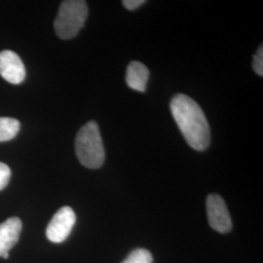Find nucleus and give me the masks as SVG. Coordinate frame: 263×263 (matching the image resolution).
<instances>
[{"label": "nucleus", "mask_w": 263, "mask_h": 263, "mask_svg": "<svg viewBox=\"0 0 263 263\" xmlns=\"http://www.w3.org/2000/svg\"><path fill=\"white\" fill-rule=\"evenodd\" d=\"M149 78V70L141 62L134 61L129 64L126 72V83L135 91L145 92Z\"/></svg>", "instance_id": "6e6552de"}, {"label": "nucleus", "mask_w": 263, "mask_h": 263, "mask_svg": "<svg viewBox=\"0 0 263 263\" xmlns=\"http://www.w3.org/2000/svg\"><path fill=\"white\" fill-rule=\"evenodd\" d=\"M76 221V213L71 208H61L48 224L46 236L49 241L53 243L64 242L70 234Z\"/></svg>", "instance_id": "20e7f679"}, {"label": "nucleus", "mask_w": 263, "mask_h": 263, "mask_svg": "<svg viewBox=\"0 0 263 263\" xmlns=\"http://www.w3.org/2000/svg\"><path fill=\"white\" fill-rule=\"evenodd\" d=\"M152 254L145 249L133 251L122 263H152Z\"/></svg>", "instance_id": "9d476101"}, {"label": "nucleus", "mask_w": 263, "mask_h": 263, "mask_svg": "<svg viewBox=\"0 0 263 263\" xmlns=\"http://www.w3.org/2000/svg\"><path fill=\"white\" fill-rule=\"evenodd\" d=\"M10 177H11V170L9 167L6 164L0 162V191L8 185Z\"/></svg>", "instance_id": "f8f14e48"}, {"label": "nucleus", "mask_w": 263, "mask_h": 263, "mask_svg": "<svg viewBox=\"0 0 263 263\" xmlns=\"http://www.w3.org/2000/svg\"><path fill=\"white\" fill-rule=\"evenodd\" d=\"M22 227L21 219L16 216L0 223V257L9 253L10 250L18 243Z\"/></svg>", "instance_id": "0eeeda50"}, {"label": "nucleus", "mask_w": 263, "mask_h": 263, "mask_svg": "<svg viewBox=\"0 0 263 263\" xmlns=\"http://www.w3.org/2000/svg\"><path fill=\"white\" fill-rule=\"evenodd\" d=\"M144 3H145L144 0H124V1H122L123 6L126 9L130 10V11L138 9Z\"/></svg>", "instance_id": "ddd939ff"}, {"label": "nucleus", "mask_w": 263, "mask_h": 263, "mask_svg": "<svg viewBox=\"0 0 263 263\" xmlns=\"http://www.w3.org/2000/svg\"><path fill=\"white\" fill-rule=\"evenodd\" d=\"M0 76L11 84H20L26 78V68L18 54L11 50L0 52Z\"/></svg>", "instance_id": "423d86ee"}, {"label": "nucleus", "mask_w": 263, "mask_h": 263, "mask_svg": "<svg viewBox=\"0 0 263 263\" xmlns=\"http://www.w3.org/2000/svg\"><path fill=\"white\" fill-rule=\"evenodd\" d=\"M20 122L10 117H0V142L13 140L20 131Z\"/></svg>", "instance_id": "1a4fd4ad"}, {"label": "nucleus", "mask_w": 263, "mask_h": 263, "mask_svg": "<svg viewBox=\"0 0 263 263\" xmlns=\"http://www.w3.org/2000/svg\"><path fill=\"white\" fill-rule=\"evenodd\" d=\"M171 111L189 146L197 151L207 149L211 142L210 126L199 104L183 94L171 101Z\"/></svg>", "instance_id": "f257e3e1"}, {"label": "nucleus", "mask_w": 263, "mask_h": 263, "mask_svg": "<svg viewBox=\"0 0 263 263\" xmlns=\"http://www.w3.org/2000/svg\"><path fill=\"white\" fill-rule=\"evenodd\" d=\"M88 5L83 0H66L61 3L54 28L58 37L64 40L76 37L84 27Z\"/></svg>", "instance_id": "7ed1b4c3"}, {"label": "nucleus", "mask_w": 263, "mask_h": 263, "mask_svg": "<svg viewBox=\"0 0 263 263\" xmlns=\"http://www.w3.org/2000/svg\"><path fill=\"white\" fill-rule=\"evenodd\" d=\"M206 205L210 226L219 233L229 232L232 229V220L222 197L217 194H210Z\"/></svg>", "instance_id": "39448f33"}, {"label": "nucleus", "mask_w": 263, "mask_h": 263, "mask_svg": "<svg viewBox=\"0 0 263 263\" xmlns=\"http://www.w3.org/2000/svg\"><path fill=\"white\" fill-rule=\"evenodd\" d=\"M76 152L79 162L86 168L99 169L103 166L105 152L98 123H86L77 133Z\"/></svg>", "instance_id": "f03ea898"}, {"label": "nucleus", "mask_w": 263, "mask_h": 263, "mask_svg": "<svg viewBox=\"0 0 263 263\" xmlns=\"http://www.w3.org/2000/svg\"><path fill=\"white\" fill-rule=\"evenodd\" d=\"M253 68L256 74L263 76V48L262 45L257 49L255 55L254 56L253 62Z\"/></svg>", "instance_id": "9b49d317"}]
</instances>
